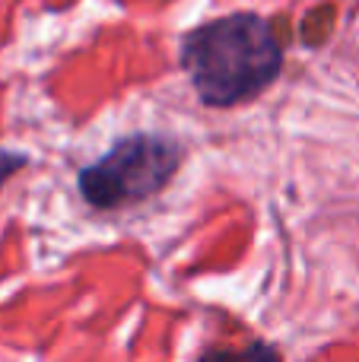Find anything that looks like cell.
<instances>
[{"label": "cell", "instance_id": "obj_1", "mask_svg": "<svg viewBox=\"0 0 359 362\" xmlns=\"http://www.w3.org/2000/svg\"><path fill=\"white\" fill-rule=\"evenodd\" d=\"M182 67L197 99L229 108L261 95L283 67V45L267 19L235 13L194 29L184 38Z\"/></svg>", "mask_w": 359, "mask_h": 362}, {"label": "cell", "instance_id": "obj_2", "mask_svg": "<svg viewBox=\"0 0 359 362\" xmlns=\"http://www.w3.org/2000/svg\"><path fill=\"white\" fill-rule=\"evenodd\" d=\"M184 146L163 134H131L99 163L80 172V194L95 210H121L150 200L172 181Z\"/></svg>", "mask_w": 359, "mask_h": 362}, {"label": "cell", "instance_id": "obj_3", "mask_svg": "<svg viewBox=\"0 0 359 362\" xmlns=\"http://www.w3.org/2000/svg\"><path fill=\"white\" fill-rule=\"evenodd\" d=\"M197 362H283V356H280L277 346L254 340L242 350H207Z\"/></svg>", "mask_w": 359, "mask_h": 362}, {"label": "cell", "instance_id": "obj_4", "mask_svg": "<svg viewBox=\"0 0 359 362\" xmlns=\"http://www.w3.org/2000/svg\"><path fill=\"white\" fill-rule=\"evenodd\" d=\"M25 165V156L23 153H10V150H0V187L6 185L19 169Z\"/></svg>", "mask_w": 359, "mask_h": 362}]
</instances>
